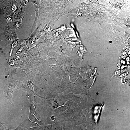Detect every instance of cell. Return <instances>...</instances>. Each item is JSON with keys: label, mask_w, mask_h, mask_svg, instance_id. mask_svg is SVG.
<instances>
[{"label": "cell", "mask_w": 130, "mask_h": 130, "mask_svg": "<svg viewBox=\"0 0 130 130\" xmlns=\"http://www.w3.org/2000/svg\"><path fill=\"white\" fill-rule=\"evenodd\" d=\"M46 35L52 42H61L67 36L65 25L61 20H53L47 26Z\"/></svg>", "instance_id": "6da1fadb"}]
</instances>
